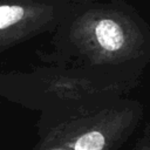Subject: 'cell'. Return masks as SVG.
Masks as SVG:
<instances>
[{
    "mask_svg": "<svg viewBox=\"0 0 150 150\" xmlns=\"http://www.w3.org/2000/svg\"><path fill=\"white\" fill-rule=\"evenodd\" d=\"M74 43L95 63L135 57L143 43L141 32L127 16L111 11H90L73 26Z\"/></svg>",
    "mask_w": 150,
    "mask_h": 150,
    "instance_id": "cell-1",
    "label": "cell"
},
{
    "mask_svg": "<svg viewBox=\"0 0 150 150\" xmlns=\"http://www.w3.org/2000/svg\"><path fill=\"white\" fill-rule=\"evenodd\" d=\"M53 16L49 6L30 1L0 2V50L36 33Z\"/></svg>",
    "mask_w": 150,
    "mask_h": 150,
    "instance_id": "cell-2",
    "label": "cell"
},
{
    "mask_svg": "<svg viewBox=\"0 0 150 150\" xmlns=\"http://www.w3.org/2000/svg\"><path fill=\"white\" fill-rule=\"evenodd\" d=\"M116 123H108L102 127H96L81 134L74 139L71 148L73 150H105L111 142L112 127Z\"/></svg>",
    "mask_w": 150,
    "mask_h": 150,
    "instance_id": "cell-3",
    "label": "cell"
}]
</instances>
